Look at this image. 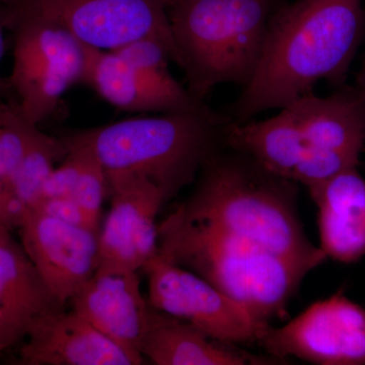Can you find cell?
I'll return each instance as SVG.
<instances>
[{
	"mask_svg": "<svg viewBox=\"0 0 365 365\" xmlns=\"http://www.w3.org/2000/svg\"><path fill=\"white\" fill-rule=\"evenodd\" d=\"M365 35L362 0H297L269 23L260 59L235 103L237 123L283 109L322 81L341 83Z\"/></svg>",
	"mask_w": 365,
	"mask_h": 365,
	"instance_id": "cell-1",
	"label": "cell"
},
{
	"mask_svg": "<svg viewBox=\"0 0 365 365\" xmlns=\"http://www.w3.org/2000/svg\"><path fill=\"white\" fill-rule=\"evenodd\" d=\"M237 153V157L217 153L211 158L193 193L172 215L318 267L327 256L309 241L300 222L297 182L275 176Z\"/></svg>",
	"mask_w": 365,
	"mask_h": 365,
	"instance_id": "cell-2",
	"label": "cell"
},
{
	"mask_svg": "<svg viewBox=\"0 0 365 365\" xmlns=\"http://www.w3.org/2000/svg\"><path fill=\"white\" fill-rule=\"evenodd\" d=\"M227 127L202 103L193 109L127 118L63 136L93 151L107 182L143 178L160 190L167 202L194 182L218 153Z\"/></svg>",
	"mask_w": 365,
	"mask_h": 365,
	"instance_id": "cell-3",
	"label": "cell"
},
{
	"mask_svg": "<svg viewBox=\"0 0 365 365\" xmlns=\"http://www.w3.org/2000/svg\"><path fill=\"white\" fill-rule=\"evenodd\" d=\"M158 240L163 259L200 276L264 325L287 314L290 299L313 270L172 213L158 225Z\"/></svg>",
	"mask_w": 365,
	"mask_h": 365,
	"instance_id": "cell-4",
	"label": "cell"
},
{
	"mask_svg": "<svg viewBox=\"0 0 365 365\" xmlns=\"http://www.w3.org/2000/svg\"><path fill=\"white\" fill-rule=\"evenodd\" d=\"M188 91L203 101L253 76L267 33L270 0H163Z\"/></svg>",
	"mask_w": 365,
	"mask_h": 365,
	"instance_id": "cell-5",
	"label": "cell"
},
{
	"mask_svg": "<svg viewBox=\"0 0 365 365\" xmlns=\"http://www.w3.org/2000/svg\"><path fill=\"white\" fill-rule=\"evenodd\" d=\"M4 28L13 34V67L9 88L16 108L39 126L58 107L71 86L83 83L85 44L63 26L21 7H0Z\"/></svg>",
	"mask_w": 365,
	"mask_h": 365,
	"instance_id": "cell-6",
	"label": "cell"
},
{
	"mask_svg": "<svg viewBox=\"0 0 365 365\" xmlns=\"http://www.w3.org/2000/svg\"><path fill=\"white\" fill-rule=\"evenodd\" d=\"M7 4L49 19L97 49L112 51L134 40L155 38L170 48L181 67L163 0H11Z\"/></svg>",
	"mask_w": 365,
	"mask_h": 365,
	"instance_id": "cell-7",
	"label": "cell"
},
{
	"mask_svg": "<svg viewBox=\"0 0 365 365\" xmlns=\"http://www.w3.org/2000/svg\"><path fill=\"white\" fill-rule=\"evenodd\" d=\"M141 270L148 275L150 307L188 322L212 339L249 345L259 342L269 327L200 276L158 254Z\"/></svg>",
	"mask_w": 365,
	"mask_h": 365,
	"instance_id": "cell-8",
	"label": "cell"
},
{
	"mask_svg": "<svg viewBox=\"0 0 365 365\" xmlns=\"http://www.w3.org/2000/svg\"><path fill=\"white\" fill-rule=\"evenodd\" d=\"M259 344L277 359L319 365H365V309L342 292L314 302L280 328L269 326Z\"/></svg>",
	"mask_w": 365,
	"mask_h": 365,
	"instance_id": "cell-9",
	"label": "cell"
},
{
	"mask_svg": "<svg viewBox=\"0 0 365 365\" xmlns=\"http://www.w3.org/2000/svg\"><path fill=\"white\" fill-rule=\"evenodd\" d=\"M111 208L98 232V268L138 271L158 253L155 222L165 198L143 178L108 182Z\"/></svg>",
	"mask_w": 365,
	"mask_h": 365,
	"instance_id": "cell-10",
	"label": "cell"
},
{
	"mask_svg": "<svg viewBox=\"0 0 365 365\" xmlns=\"http://www.w3.org/2000/svg\"><path fill=\"white\" fill-rule=\"evenodd\" d=\"M21 244L45 284L66 306L98 266V232L29 210L18 227Z\"/></svg>",
	"mask_w": 365,
	"mask_h": 365,
	"instance_id": "cell-11",
	"label": "cell"
},
{
	"mask_svg": "<svg viewBox=\"0 0 365 365\" xmlns=\"http://www.w3.org/2000/svg\"><path fill=\"white\" fill-rule=\"evenodd\" d=\"M71 302L74 312L143 364L148 302L137 271L98 268Z\"/></svg>",
	"mask_w": 365,
	"mask_h": 365,
	"instance_id": "cell-12",
	"label": "cell"
},
{
	"mask_svg": "<svg viewBox=\"0 0 365 365\" xmlns=\"http://www.w3.org/2000/svg\"><path fill=\"white\" fill-rule=\"evenodd\" d=\"M83 83L113 107L137 114L193 109L202 104L170 76H150L128 66L117 54L85 45Z\"/></svg>",
	"mask_w": 365,
	"mask_h": 365,
	"instance_id": "cell-13",
	"label": "cell"
},
{
	"mask_svg": "<svg viewBox=\"0 0 365 365\" xmlns=\"http://www.w3.org/2000/svg\"><path fill=\"white\" fill-rule=\"evenodd\" d=\"M24 341L21 361L26 365L143 364L81 314L64 307L43 316Z\"/></svg>",
	"mask_w": 365,
	"mask_h": 365,
	"instance_id": "cell-14",
	"label": "cell"
},
{
	"mask_svg": "<svg viewBox=\"0 0 365 365\" xmlns=\"http://www.w3.org/2000/svg\"><path fill=\"white\" fill-rule=\"evenodd\" d=\"M64 307L45 284L21 244L0 228V346L20 344L46 314Z\"/></svg>",
	"mask_w": 365,
	"mask_h": 365,
	"instance_id": "cell-15",
	"label": "cell"
},
{
	"mask_svg": "<svg viewBox=\"0 0 365 365\" xmlns=\"http://www.w3.org/2000/svg\"><path fill=\"white\" fill-rule=\"evenodd\" d=\"M318 206L322 251L327 258L351 264L365 255V179L357 168L309 187Z\"/></svg>",
	"mask_w": 365,
	"mask_h": 365,
	"instance_id": "cell-16",
	"label": "cell"
},
{
	"mask_svg": "<svg viewBox=\"0 0 365 365\" xmlns=\"http://www.w3.org/2000/svg\"><path fill=\"white\" fill-rule=\"evenodd\" d=\"M306 145L360 158L365 144V98L356 88L326 98L309 93L292 103Z\"/></svg>",
	"mask_w": 365,
	"mask_h": 365,
	"instance_id": "cell-17",
	"label": "cell"
},
{
	"mask_svg": "<svg viewBox=\"0 0 365 365\" xmlns=\"http://www.w3.org/2000/svg\"><path fill=\"white\" fill-rule=\"evenodd\" d=\"M208 337L193 325L148 304L141 354L157 365L263 364V360Z\"/></svg>",
	"mask_w": 365,
	"mask_h": 365,
	"instance_id": "cell-18",
	"label": "cell"
},
{
	"mask_svg": "<svg viewBox=\"0 0 365 365\" xmlns=\"http://www.w3.org/2000/svg\"><path fill=\"white\" fill-rule=\"evenodd\" d=\"M225 141L271 174L289 180L307 146L292 106L269 119L227 125Z\"/></svg>",
	"mask_w": 365,
	"mask_h": 365,
	"instance_id": "cell-19",
	"label": "cell"
},
{
	"mask_svg": "<svg viewBox=\"0 0 365 365\" xmlns=\"http://www.w3.org/2000/svg\"><path fill=\"white\" fill-rule=\"evenodd\" d=\"M68 153L62 137L48 135L36 127L32 138L14 178L11 194L0 218V227L18 228L24 216L40 200L43 186L59 160Z\"/></svg>",
	"mask_w": 365,
	"mask_h": 365,
	"instance_id": "cell-20",
	"label": "cell"
},
{
	"mask_svg": "<svg viewBox=\"0 0 365 365\" xmlns=\"http://www.w3.org/2000/svg\"><path fill=\"white\" fill-rule=\"evenodd\" d=\"M36 127L21 116L14 103L0 112V218Z\"/></svg>",
	"mask_w": 365,
	"mask_h": 365,
	"instance_id": "cell-21",
	"label": "cell"
},
{
	"mask_svg": "<svg viewBox=\"0 0 365 365\" xmlns=\"http://www.w3.org/2000/svg\"><path fill=\"white\" fill-rule=\"evenodd\" d=\"M64 138L71 143L83 146V169L74 191L73 198L85 211L91 222L100 227L103 202L108 192L107 176H106L104 168L97 155L88 145L69 140L66 137Z\"/></svg>",
	"mask_w": 365,
	"mask_h": 365,
	"instance_id": "cell-22",
	"label": "cell"
},
{
	"mask_svg": "<svg viewBox=\"0 0 365 365\" xmlns=\"http://www.w3.org/2000/svg\"><path fill=\"white\" fill-rule=\"evenodd\" d=\"M359 162L360 158L344 153L317 150L306 146L299 163L292 173V180L309 188L335 177L344 170L359 167Z\"/></svg>",
	"mask_w": 365,
	"mask_h": 365,
	"instance_id": "cell-23",
	"label": "cell"
},
{
	"mask_svg": "<svg viewBox=\"0 0 365 365\" xmlns=\"http://www.w3.org/2000/svg\"><path fill=\"white\" fill-rule=\"evenodd\" d=\"M128 66L150 76H170L169 62L174 61L172 51L155 38H141L112 50Z\"/></svg>",
	"mask_w": 365,
	"mask_h": 365,
	"instance_id": "cell-24",
	"label": "cell"
},
{
	"mask_svg": "<svg viewBox=\"0 0 365 365\" xmlns=\"http://www.w3.org/2000/svg\"><path fill=\"white\" fill-rule=\"evenodd\" d=\"M32 209L74 227L88 228L100 232L101 227L91 222L73 197L41 199Z\"/></svg>",
	"mask_w": 365,
	"mask_h": 365,
	"instance_id": "cell-25",
	"label": "cell"
},
{
	"mask_svg": "<svg viewBox=\"0 0 365 365\" xmlns=\"http://www.w3.org/2000/svg\"><path fill=\"white\" fill-rule=\"evenodd\" d=\"M4 29V21H2L1 14H0V66H1L2 58H4V51H6ZM4 91H6V83H4L1 76H0V110L6 105V103L4 102Z\"/></svg>",
	"mask_w": 365,
	"mask_h": 365,
	"instance_id": "cell-26",
	"label": "cell"
},
{
	"mask_svg": "<svg viewBox=\"0 0 365 365\" xmlns=\"http://www.w3.org/2000/svg\"><path fill=\"white\" fill-rule=\"evenodd\" d=\"M356 88L360 91L362 97L365 98V55L364 61H362L361 68H360L359 76H357Z\"/></svg>",
	"mask_w": 365,
	"mask_h": 365,
	"instance_id": "cell-27",
	"label": "cell"
},
{
	"mask_svg": "<svg viewBox=\"0 0 365 365\" xmlns=\"http://www.w3.org/2000/svg\"><path fill=\"white\" fill-rule=\"evenodd\" d=\"M11 0H0V6H6V4H9Z\"/></svg>",
	"mask_w": 365,
	"mask_h": 365,
	"instance_id": "cell-28",
	"label": "cell"
},
{
	"mask_svg": "<svg viewBox=\"0 0 365 365\" xmlns=\"http://www.w3.org/2000/svg\"><path fill=\"white\" fill-rule=\"evenodd\" d=\"M2 351H4V349H2L1 346H0V353H1Z\"/></svg>",
	"mask_w": 365,
	"mask_h": 365,
	"instance_id": "cell-29",
	"label": "cell"
},
{
	"mask_svg": "<svg viewBox=\"0 0 365 365\" xmlns=\"http://www.w3.org/2000/svg\"><path fill=\"white\" fill-rule=\"evenodd\" d=\"M2 109H4V108H2ZM2 109H1V110H2Z\"/></svg>",
	"mask_w": 365,
	"mask_h": 365,
	"instance_id": "cell-30",
	"label": "cell"
}]
</instances>
